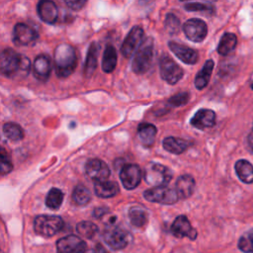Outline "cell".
<instances>
[{
	"label": "cell",
	"instance_id": "obj_1",
	"mask_svg": "<svg viewBox=\"0 0 253 253\" xmlns=\"http://www.w3.org/2000/svg\"><path fill=\"white\" fill-rule=\"evenodd\" d=\"M31 68L28 57L19 54L13 48H5L0 55V70L7 77H15L18 74L27 75Z\"/></svg>",
	"mask_w": 253,
	"mask_h": 253
},
{
	"label": "cell",
	"instance_id": "obj_2",
	"mask_svg": "<svg viewBox=\"0 0 253 253\" xmlns=\"http://www.w3.org/2000/svg\"><path fill=\"white\" fill-rule=\"evenodd\" d=\"M77 65L74 47L68 43H60L54 49V69L60 78L68 77Z\"/></svg>",
	"mask_w": 253,
	"mask_h": 253
},
{
	"label": "cell",
	"instance_id": "obj_3",
	"mask_svg": "<svg viewBox=\"0 0 253 253\" xmlns=\"http://www.w3.org/2000/svg\"><path fill=\"white\" fill-rule=\"evenodd\" d=\"M153 59V42L146 39L134 54L131 63V69L136 74L145 73L151 66Z\"/></svg>",
	"mask_w": 253,
	"mask_h": 253
},
{
	"label": "cell",
	"instance_id": "obj_4",
	"mask_svg": "<svg viewBox=\"0 0 253 253\" xmlns=\"http://www.w3.org/2000/svg\"><path fill=\"white\" fill-rule=\"evenodd\" d=\"M172 176V171L168 167L154 162L147 164L143 172L145 182L154 187L166 186L171 181Z\"/></svg>",
	"mask_w": 253,
	"mask_h": 253
},
{
	"label": "cell",
	"instance_id": "obj_5",
	"mask_svg": "<svg viewBox=\"0 0 253 253\" xmlns=\"http://www.w3.org/2000/svg\"><path fill=\"white\" fill-rule=\"evenodd\" d=\"M63 227V220L58 215H38L34 220V229L37 234L43 237L53 236Z\"/></svg>",
	"mask_w": 253,
	"mask_h": 253
},
{
	"label": "cell",
	"instance_id": "obj_6",
	"mask_svg": "<svg viewBox=\"0 0 253 253\" xmlns=\"http://www.w3.org/2000/svg\"><path fill=\"white\" fill-rule=\"evenodd\" d=\"M143 197L148 202L162 205H173L180 199L176 190L167 186L153 187L143 193Z\"/></svg>",
	"mask_w": 253,
	"mask_h": 253
},
{
	"label": "cell",
	"instance_id": "obj_7",
	"mask_svg": "<svg viewBox=\"0 0 253 253\" xmlns=\"http://www.w3.org/2000/svg\"><path fill=\"white\" fill-rule=\"evenodd\" d=\"M161 78L170 85H174L180 81L184 75V71L168 54H163L159 61Z\"/></svg>",
	"mask_w": 253,
	"mask_h": 253
},
{
	"label": "cell",
	"instance_id": "obj_8",
	"mask_svg": "<svg viewBox=\"0 0 253 253\" xmlns=\"http://www.w3.org/2000/svg\"><path fill=\"white\" fill-rule=\"evenodd\" d=\"M129 237V233L126 230L114 225L107 227L103 233L105 242L114 250L124 249L128 244Z\"/></svg>",
	"mask_w": 253,
	"mask_h": 253
},
{
	"label": "cell",
	"instance_id": "obj_9",
	"mask_svg": "<svg viewBox=\"0 0 253 253\" xmlns=\"http://www.w3.org/2000/svg\"><path fill=\"white\" fill-rule=\"evenodd\" d=\"M144 37V33L142 28L139 26L133 27L128 34L126 35L122 47H121V52L125 57H130L134 52L137 51V49L140 47L142 44Z\"/></svg>",
	"mask_w": 253,
	"mask_h": 253
},
{
	"label": "cell",
	"instance_id": "obj_10",
	"mask_svg": "<svg viewBox=\"0 0 253 253\" xmlns=\"http://www.w3.org/2000/svg\"><path fill=\"white\" fill-rule=\"evenodd\" d=\"M85 173L90 180L97 183L106 181L109 178L111 171L106 162L98 158H92L88 160L85 165Z\"/></svg>",
	"mask_w": 253,
	"mask_h": 253
},
{
	"label": "cell",
	"instance_id": "obj_11",
	"mask_svg": "<svg viewBox=\"0 0 253 253\" xmlns=\"http://www.w3.org/2000/svg\"><path fill=\"white\" fill-rule=\"evenodd\" d=\"M183 32L190 41L200 42L207 37L208 27L203 20L193 18L184 23Z\"/></svg>",
	"mask_w": 253,
	"mask_h": 253
},
{
	"label": "cell",
	"instance_id": "obj_12",
	"mask_svg": "<svg viewBox=\"0 0 253 253\" xmlns=\"http://www.w3.org/2000/svg\"><path fill=\"white\" fill-rule=\"evenodd\" d=\"M142 178V172L138 165L136 164H126L122 167L120 171V179L123 186L126 190H132L136 188Z\"/></svg>",
	"mask_w": 253,
	"mask_h": 253
},
{
	"label": "cell",
	"instance_id": "obj_13",
	"mask_svg": "<svg viewBox=\"0 0 253 253\" xmlns=\"http://www.w3.org/2000/svg\"><path fill=\"white\" fill-rule=\"evenodd\" d=\"M38 38L39 35L37 31L31 26L24 23H18L15 25L13 30V42L16 45L33 44Z\"/></svg>",
	"mask_w": 253,
	"mask_h": 253
},
{
	"label": "cell",
	"instance_id": "obj_14",
	"mask_svg": "<svg viewBox=\"0 0 253 253\" xmlns=\"http://www.w3.org/2000/svg\"><path fill=\"white\" fill-rule=\"evenodd\" d=\"M85 248L86 243L74 234L64 236L56 242V253H82Z\"/></svg>",
	"mask_w": 253,
	"mask_h": 253
},
{
	"label": "cell",
	"instance_id": "obj_15",
	"mask_svg": "<svg viewBox=\"0 0 253 253\" xmlns=\"http://www.w3.org/2000/svg\"><path fill=\"white\" fill-rule=\"evenodd\" d=\"M171 232L178 238L188 237L192 240L196 239L197 231L192 227L189 219L185 215H179L175 218L171 225Z\"/></svg>",
	"mask_w": 253,
	"mask_h": 253
},
{
	"label": "cell",
	"instance_id": "obj_16",
	"mask_svg": "<svg viewBox=\"0 0 253 253\" xmlns=\"http://www.w3.org/2000/svg\"><path fill=\"white\" fill-rule=\"evenodd\" d=\"M168 45L171 51L186 64H195L199 59L198 52L185 44H181L175 42H169Z\"/></svg>",
	"mask_w": 253,
	"mask_h": 253
},
{
	"label": "cell",
	"instance_id": "obj_17",
	"mask_svg": "<svg viewBox=\"0 0 253 253\" xmlns=\"http://www.w3.org/2000/svg\"><path fill=\"white\" fill-rule=\"evenodd\" d=\"M51 72V60L46 54L38 55L33 63V74L41 81H46Z\"/></svg>",
	"mask_w": 253,
	"mask_h": 253
},
{
	"label": "cell",
	"instance_id": "obj_18",
	"mask_svg": "<svg viewBox=\"0 0 253 253\" xmlns=\"http://www.w3.org/2000/svg\"><path fill=\"white\" fill-rule=\"evenodd\" d=\"M191 125L199 129L211 127L215 125V113L210 109H201L192 118Z\"/></svg>",
	"mask_w": 253,
	"mask_h": 253
},
{
	"label": "cell",
	"instance_id": "obj_19",
	"mask_svg": "<svg viewBox=\"0 0 253 253\" xmlns=\"http://www.w3.org/2000/svg\"><path fill=\"white\" fill-rule=\"evenodd\" d=\"M39 17L47 24H54L58 18V9L54 2L49 0H43L38 3Z\"/></svg>",
	"mask_w": 253,
	"mask_h": 253
},
{
	"label": "cell",
	"instance_id": "obj_20",
	"mask_svg": "<svg viewBox=\"0 0 253 253\" xmlns=\"http://www.w3.org/2000/svg\"><path fill=\"white\" fill-rule=\"evenodd\" d=\"M195 180L191 175L185 174L180 176L175 184V190L180 199H187L194 193L195 190Z\"/></svg>",
	"mask_w": 253,
	"mask_h": 253
},
{
	"label": "cell",
	"instance_id": "obj_21",
	"mask_svg": "<svg viewBox=\"0 0 253 253\" xmlns=\"http://www.w3.org/2000/svg\"><path fill=\"white\" fill-rule=\"evenodd\" d=\"M137 133L143 146L149 147L154 143L156 133H157V128L152 124L142 123L138 126Z\"/></svg>",
	"mask_w": 253,
	"mask_h": 253
},
{
	"label": "cell",
	"instance_id": "obj_22",
	"mask_svg": "<svg viewBox=\"0 0 253 253\" xmlns=\"http://www.w3.org/2000/svg\"><path fill=\"white\" fill-rule=\"evenodd\" d=\"M94 190L96 196L104 199L115 197L120 192L119 185L115 181L97 182L94 184Z\"/></svg>",
	"mask_w": 253,
	"mask_h": 253
},
{
	"label": "cell",
	"instance_id": "obj_23",
	"mask_svg": "<svg viewBox=\"0 0 253 253\" xmlns=\"http://www.w3.org/2000/svg\"><path fill=\"white\" fill-rule=\"evenodd\" d=\"M162 145H163V148L170 153L181 154L191 145V143L188 140H185L179 137L168 136L163 139Z\"/></svg>",
	"mask_w": 253,
	"mask_h": 253
},
{
	"label": "cell",
	"instance_id": "obj_24",
	"mask_svg": "<svg viewBox=\"0 0 253 253\" xmlns=\"http://www.w3.org/2000/svg\"><path fill=\"white\" fill-rule=\"evenodd\" d=\"M118 55L117 50L112 44H107L103 53L102 59V70L106 73H111L114 71L117 65Z\"/></svg>",
	"mask_w": 253,
	"mask_h": 253
},
{
	"label": "cell",
	"instance_id": "obj_25",
	"mask_svg": "<svg viewBox=\"0 0 253 253\" xmlns=\"http://www.w3.org/2000/svg\"><path fill=\"white\" fill-rule=\"evenodd\" d=\"M213 60L209 59L205 62L203 68L200 70V72L196 75L195 78V86L198 90H202L204 88L207 87V85L209 84L210 78L211 76V72L213 69Z\"/></svg>",
	"mask_w": 253,
	"mask_h": 253
},
{
	"label": "cell",
	"instance_id": "obj_26",
	"mask_svg": "<svg viewBox=\"0 0 253 253\" xmlns=\"http://www.w3.org/2000/svg\"><path fill=\"white\" fill-rule=\"evenodd\" d=\"M235 172L242 182L246 184L253 183V166L247 160H238L235 163Z\"/></svg>",
	"mask_w": 253,
	"mask_h": 253
},
{
	"label": "cell",
	"instance_id": "obj_27",
	"mask_svg": "<svg viewBox=\"0 0 253 253\" xmlns=\"http://www.w3.org/2000/svg\"><path fill=\"white\" fill-rule=\"evenodd\" d=\"M97 56H98V45L92 42L88 48L86 61L84 64V75L86 77L92 76L97 67Z\"/></svg>",
	"mask_w": 253,
	"mask_h": 253
},
{
	"label": "cell",
	"instance_id": "obj_28",
	"mask_svg": "<svg viewBox=\"0 0 253 253\" xmlns=\"http://www.w3.org/2000/svg\"><path fill=\"white\" fill-rule=\"evenodd\" d=\"M237 44V38L232 33H225L221 37L217 45V52L221 55H227L234 50Z\"/></svg>",
	"mask_w": 253,
	"mask_h": 253
},
{
	"label": "cell",
	"instance_id": "obj_29",
	"mask_svg": "<svg viewBox=\"0 0 253 253\" xmlns=\"http://www.w3.org/2000/svg\"><path fill=\"white\" fill-rule=\"evenodd\" d=\"M128 216L132 225L136 227H142L145 225L148 219L147 212L140 207H132L128 211Z\"/></svg>",
	"mask_w": 253,
	"mask_h": 253
},
{
	"label": "cell",
	"instance_id": "obj_30",
	"mask_svg": "<svg viewBox=\"0 0 253 253\" xmlns=\"http://www.w3.org/2000/svg\"><path fill=\"white\" fill-rule=\"evenodd\" d=\"M3 133L4 135L12 140V141H20L24 138V130L23 128L15 123H6L3 126Z\"/></svg>",
	"mask_w": 253,
	"mask_h": 253
},
{
	"label": "cell",
	"instance_id": "obj_31",
	"mask_svg": "<svg viewBox=\"0 0 253 253\" xmlns=\"http://www.w3.org/2000/svg\"><path fill=\"white\" fill-rule=\"evenodd\" d=\"M72 200L78 206H85L91 200V193L84 185H77L72 192Z\"/></svg>",
	"mask_w": 253,
	"mask_h": 253
},
{
	"label": "cell",
	"instance_id": "obj_32",
	"mask_svg": "<svg viewBox=\"0 0 253 253\" xmlns=\"http://www.w3.org/2000/svg\"><path fill=\"white\" fill-rule=\"evenodd\" d=\"M63 193L57 188H51L46 195L45 205L50 210H58L63 202Z\"/></svg>",
	"mask_w": 253,
	"mask_h": 253
},
{
	"label": "cell",
	"instance_id": "obj_33",
	"mask_svg": "<svg viewBox=\"0 0 253 253\" xmlns=\"http://www.w3.org/2000/svg\"><path fill=\"white\" fill-rule=\"evenodd\" d=\"M76 230L79 233V235L91 239L93 238L97 232H98V226L93 223L92 221H80L79 223H77L76 225Z\"/></svg>",
	"mask_w": 253,
	"mask_h": 253
},
{
	"label": "cell",
	"instance_id": "obj_34",
	"mask_svg": "<svg viewBox=\"0 0 253 253\" xmlns=\"http://www.w3.org/2000/svg\"><path fill=\"white\" fill-rule=\"evenodd\" d=\"M238 248L244 253H253V229L245 232L239 238Z\"/></svg>",
	"mask_w": 253,
	"mask_h": 253
},
{
	"label": "cell",
	"instance_id": "obj_35",
	"mask_svg": "<svg viewBox=\"0 0 253 253\" xmlns=\"http://www.w3.org/2000/svg\"><path fill=\"white\" fill-rule=\"evenodd\" d=\"M184 8L187 11H192V12H201V11H206V12H213L214 7L211 3H202V2H188L184 5Z\"/></svg>",
	"mask_w": 253,
	"mask_h": 253
},
{
	"label": "cell",
	"instance_id": "obj_36",
	"mask_svg": "<svg viewBox=\"0 0 253 253\" xmlns=\"http://www.w3.org/2000/svg\"><path fill=\"white\" fill-rule=\"evenodd\" d=\"M165 29L170 35L177 34L180 30V21L173 14H167L165 18Z\"/></svg>",
	"mask_w": 253,
	"mask_h": 253
},
{
	"label": "cell",
	"instance_id": "obj_37",
	"mask_svg": "<svg viewBox=\"0 0 253 253\" xmlns=\"http://www.w3.org/2000/svg\"><path fill=\"white\" fill-rule=\"evenodd\" d=\"M13 169V164L8 156V153L5 151V149L2 147L1 148V169H0V173L2 175L8 174L12 171Z\"/></svg>",
	"mask_w": 253,
	"mask_h": 253
},
{
	"label": "cell",
	"instance_id": "obj_38",
	"mask_svg": "<svg viewBox=\"0 0 253 253\" xmlns=\"http://www.w3.org/2000/svg\"><path fill=\"white\" fill-rule=\"evenodd\" d=\"M188 101H189V94L187 92H182L172 96L168 100V104L172 107H180L182 105L187 104Z\"/></svg>",
	"mask_w": 253,
	"mask_h": 253
},
{
	"label": "cell",
	"instance_id": "obj_39",
	"mask_svg": "<svg viewBox=\"0 0 253 253\" xmlns=\"http://www.w3.org/2000/svg\"><path fill=\"white\" fill-rule=\"evenodd\" d=\"M65 4L73 10H80L86 4V1H65Z\"/></svg>",
	"mask_w": 253,
	"mask_h": 253
},
{
	"label": "cell",
	"instance_id": "obj_40",
	"mask_svg": "<svg viewBox=\"0 0 253 253\" xmlns=\"http://www.w3.org/2000/svg\"><path fill=\"white\" fill-rule=\"evenodd\" d=\"M95 251H96V253H108V251L101 244H97L96 245Z\"/></svg>",
	"mask_w": 253,
	"mask_h": 253
},
{
	"label": "cell",
	"instance_id": "obj_41",
	"mask_svg": "<svg viewBox=\"0 0 253 253\" xmlns=\"http://www.w3.org/2000/svg\"><path fill=\"white\" fill-rule=\"evenodd\" d=\"M248 144H249V147L251 148V150L253 152V131L248 135Z\"/></svg>",
	"mask_w": 253,
	"mask_h": 253
},
{
	"label": "cell",
	"instance_id": "obj_42",
	"mask_svg": "<svg viewBox=\"0 0 253 253\" xmlns=\"http://www.w3.org/2000/svg\"><path fill=\"white\" fill-rule=\"evenodd\" d=\"M83 253H95V252L92 251V250H88V251H85V252H83Z\"/></svg>",
	"mask_w": 253,
	"mask_h": 253
},
{
	"label": "cell",
	"instance_id": "obj_43",
	"mask_svg": "<svg viewBox=\"0 0 253 253\" xmlns=\"http://www.w3.org/2000/svg\"><path fill=\"white\" fill-rule=\"evenodd\" d=\"M251 87H252V89H253V83H252V85H251Z\"/></svg>",
	"mask_w": 253,
	"mask_h": 253
}]
</instances>
